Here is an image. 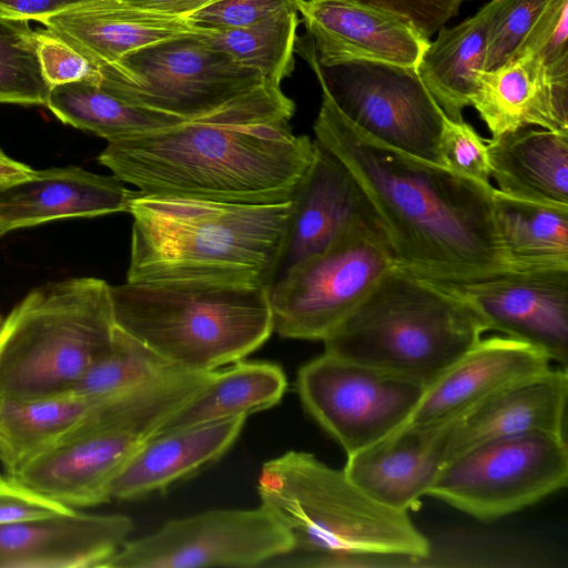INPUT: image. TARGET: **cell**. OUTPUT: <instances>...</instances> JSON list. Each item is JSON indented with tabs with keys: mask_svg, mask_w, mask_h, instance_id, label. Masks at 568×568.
Returning a JSON list of instances; mask_svg holds the SVG:
<instances>
[{
	"mask_svg": "<svg viewBox=\"0 0 568 568\" xmlns=\"http://www.w3.org/2000/svg\"><path fill=\"white\" fill-rule=\"evenodd\" d=\"M246 416H234L150 436L111 485V499L164 491L217 462L240 436Z\"/></svg>",
	"mask_w": 568,
	"mask_h": 568,
	"instance_id": "d4e9b609",
	"label": "cell"
},
{
	"mask_svg": "<svg viewBox=\"0 0 568 568\" xmlns=\"http://www.w3.org/2000/svg\"><path fill=\"white\" fill-rule=\"evenodd\" d=\"M178 368L115 326L110 348L83 374L71 394L99 400L140 387Z\"/></svg>",
	"mask_w": 568,
	"mask_h": 568,
	"instance_id": "d6a6232c",
	"label": "cell"
},
{
	"mask_svg": "<svg viewBox=\"0 0 568 568\" xmlns=\"http://www.w3.org/2000/svg\"><path fill=\"white\" fill-rule=\"evenodd\" d=\"M110 285L72 277L30 291L0 327V400L71 394L112 344Z\"/></svg>",
	"mask_w": 568,
	"mask_h": 568,
	"instance_id": "ba28073f",
	"label": "cell"
},
{
	"mask_svg": "<svg viewBox=\"0 0 568 568\" xmlns=\"http://www.w3.org/2000/svg\"><path fill=\"white\" fill-rule=\"evenodd\" d=\"M548 0H501L487 38L483 70L489 71L511 60Z\"/></svg>",
	"mask_w": 568,
	"mask_h": 568,
	"instance_id": "e575fe53",
	"label": "cell"
},
{
	"mask_svg": "<svg viewBox=\"0 0 568 568\" xmlns=\"http://www.w3.org/2000/svg\"><path fill=\"white\" fill-rule=\"evenodd\" d=\"M116 327L170 364L211 372L245 359L274 331L268 287L192 280L110 285Z\"/></svg>",
	"mask_w": 568,
	"mask_h": 568,
	"instance_id": "277c9868",
	"label": "cell"
},
{
	"mask_svg": "<svg viewBox=\"0 0 568 568\" xmlns=\"http://www.w3.org/2000/svg\"><path fill=\"white\" fill-rule=\"evenodd\" d=\"M261 506L293 539V547L334 555L426 559L430 542L409 513L389 508L313 454L288 450L262 465Z\"/></svg>",
	"mask_w": 568,
	"mask_h": 568,
	"instance_id": "52a82bcc",
	"label": "cell"
},
{
	"mask_svg": "<svg viewBox=\"0 0 568 568\" xmlns=\"http://www.w3.org/2000/svg\"><path fill=\"white\" fill-rule=\"evenodd\" d=\"M323 74L335 103L359 130L404 153L444 165L439 140L445 113L416 68L358 61L324 68Z\"/></svg>",
	"mask_w": 568,
	"mask_h": 568,
	"instance_id": "4fadbf2b",
	"label": "cell"
},
{
	"mask_svg": "<svg viewBox=\"0 0 568 568\" xmlns=\"http://www.w3.org/2000/svg\"><path fill=\"white\" fill-rule=\"evenodd\" d=\"M296 389L306 412L347 456L404 425L425 386L324 352L298 369Z\"/></svg>",
	"mask_w": 568,
	"mask_h": 568,
	"instance_id": "8fae6325",
	"label": "cell"
},
{
	"mask_svg": "<svg viewBox=\"0 0 568 568\" xmlns=\"http://www.w3.org/2000/svg\"><path fill=\"white\" fill-rule=\"evenodd\" d=\"M87 0H0V17L10 20L39 21Z\"/></svg>",
	"mask_w": 568,
	"mask_h": 568,
	"instance_id": "b9f144b4",
	"label": "cell"
},
{
	"mask_svg": "<svg viewBox=\"0 0 568 568\" xmlns=\"http://www.w3.org/2000/svg\"><path fill=\"white\" fill-rule=\"evenodd\" d=\"M36 40L41 72L51 88L84 79L95 81L98 71L44 28L36 29Z\"/></svg>",
	"mask_w": 568,
	"mask_h": 568,
	"instance_id": "f35d334b",
	"label": "cell"
},
{
	"mask_svg": "<svg viewBox=\"0 0 568 568\" xmlns=\"http://www.w3.org/2000/svg\"><path fill=\"white\" fill-rule=\"evenodd\" d=\"M486 142L491 179L499 191L568 206V132L523 128Z\"/></svg>",
	"mask_w": 568,
	"mask_h": 568,
	"instance_id": "484cf974",
	"label": "cell"
},
{
	"mask_svg": "<svg viewBox=\"0 0 568 568\" xmlns=\"http://www.w3.org/2000/svg\"><path fill=\"white\" fill-rule=\"evenodd\" d=\"M302 0H213L187 18L196 27L235 29L255 24L280 12H298Z\"/></svg>",
	"mask_w": 568,
	"mask_h": 568,
	"instance_id": "74e56055",
	"label": "cell"
},
{
	"mask_svg": "<svg viewBox=\"0 0 568 568\" xmlns=\"http://www.w3.org/2000/svg\"><path fill=\"white\" fill-rule=\"evenodd\" d=\"M136 193L115 175L74 165L36 171L30 179L0 189V237L51 221L129 212Z\"/></svg>",
	"mask_w": 568,
	"mask_h": 568,
	"instance_id": "7402d4cb",
	"label": "cell"
},
{
	"mask_svg": "<svg viewBox=\"0 0 568 568\" xmlns=\"http://www.w3.org/2000/svg\"><path fill=\"white\" fill-rule=\"evenodd\" d=\"M202 30L94 68L95 83L126 103L187 121H290L295 104L281 85L209 47L199 36Z\"/></svg>",
	"mask_w": 568,
	"mask_h": 568,
	"instance_id": "8992f818",
	"label": "cell"
},
{
	"mask_svg": "<svg viewBox=\"0 0 568 568\" xmlns=\"http://www.w3.org/2000/svg\"><path fill=\"white\" fill-rule=\"evenodd\" d=\"M448 422L408 424L347 455L344 471L378 503L409 513L444 464Z\"/></svg>",
	"mask_w": 568,
	"mask_h": 568,
	"instance_id": "ffe728a7",
	"label": "cell"
},
{
	"mask_svg": "<svg viewBox=\"0 0 568 568\" xmlns=\"http://www.w3.org/2000/svg\"><path fill=\"white\" fill-rule=\"evenodd\" d=\"M150 435L148 426L131 419L82 418L12 476L72 508L104 504L113 480Z\"/></svg>",
	"mask_w": 568,
	"mask_h": 568,
	"instance_id": "9a60e30c",
	"label": "cell"
},
{
	"mask_svg": "<svg viewBox=\"0 0 568 568\" xmlns=\"http://www.w3.org/2000/svg\"><path fill=\"white\" fill-rule=\"evenodd\" d=\"M567 39L568 0H548L514 58L532 53L542 61L552 78L568 81Z\"/></svg>",
	"mask_w": 568,
	"mask_h": 568,
	"instance_id": "d590c367",
	"label": "cell"
},
{
	"mask_svg": "<svg viewBox=\"0 0 568 568\" xmlns=\"http://www.w3.org/2000/svg\"><path fill=\"white\" fill-rule=\"evenodd\" d=\"M45 106L62 123L108 142L190 122L126 103L88 79L52 87Z\"/></svg>",
	"mask_w": 568,
	"mask_h": 568,
	"instance_id": "f546056e",
	"label": "cell"
},
{
	"mask_svg": "<svg viewBox=\"0 0 568 568\" xmlns=\"http://www.w3.org/2000/svg\"><path fill=\"white\" fill-rule=\"evenodd\" d=\"M298 12L323 68L358 61L416 68L429 42L395 14L347 0H302Z\"/></svg>",
	"mask_w": 568,
	"mask_h": 568,
	"instance_id": "e0dca14e",
	"label": "cell"
},
{
	"mask_svg": "<svg viewBox=\"0 0 568 568\" xmlns=\"http://www.w3.org/2000/svg\"><path fill=\"white\" fill-rule=\"evenodd\" d=\"M434 281L466 298L489 331L529 344L567 368L568 267L513 268Z\"/></svg>",
	"mask_w": 568,
	"mask_h": 568,
	"instance_id": "5bb4252c",
	"label": "cell"
},
{
	"mask_svg": "<svg viewBox=\"0 0 568 568\" xmlns=\"http://www.w3.org/2000/svg\"><path fill=\"white\" fill-rule=\"evenodd\" d=\"M498 233L515 268L568 267V206L493 192Z\"/></svg>",
	"mask_w": 568,
	"mask_h": 568,
	"instance_id": "f1b7e54d",
	"label": "cell"
},
{
	"mask_svg": "<svg viewBox=\"0 0 568 568\" xmlns=\"http://www.w3.org/2000/svg\"><path fill=\"white\" fill-rule=\"evenodd\" d=\"M444 165L481 182L491 184L487 142L464 120L453 121L446 115L439 140Z\"/></svg>",
	"mask_w": 568,
	"mask_h": 568,
	"instance_id": "8d00e7d4",
	"label": "cell"
},
{
	"mask_svg": "<svg viewBox=\"0 0 568 568\" xmlns=\"http://www.w3.org/2000/svg\"><path fill=\"white\" fill-rule=\"evenodd\" d=\"M552 367L541 351L507 337L481 338L433 383L406 422H448L489 395Z\"/></svg>",
	"mask_w": 568,
	"mask_h": 568,
	"instance_id": "44dd1931",
	"label": "cell"
},
{
	"mask_svg": "<svg viewBox=\"0 0 568 568\" xmlns=\"http://www.w3.org/2000/svg\"><path fill=\"white\" fill-rule=\"evenodd\" d=\"M288 122L190 121L108 142L98 161L144 195L286 203L315 153Z\"/></svg>",
	"mask_w": 568,
	"mask_h": 568,
	"instance_id": "7a4b0ae2",
	"label": "cell"
},
{
	"mask_svg": "<svg viewBox=\"0 0 568 568\" xmlns=\"http://www.w3.org/2000/svg\"><path fill=\"white\" fill-rule=\"evenodd\" d=\"M124 515L77 510L0 525V568H103L128 540Z\"/></svg>",
	"mask_w": 568,
	"mask_h": 568,
	"instance_id": "ac0fdd59",
	"label": "cell"
},
{
	"mask_svg": "<svg viewBox=\"0 0 568 568\" xmlns=\"http://www.w3.org/2000/svg\"><path fill=\"white\" fill-rule=\"evenodd\" d=\"M470 105L491 136L529 126L568 132V81L552 78L532 53L478 71Z\"/></svg>",
	"mask_w": 568,
	"mask_h": 568,
	"instance_id": "cb8c5ba5",
	"label": "cell"
},
{
	"mask_svg": "<svg viewBox=\"0 0 568 568\" xmlns=\"http://www.w3.org/2000/svg\"><path fill=\"white\" fill-rule=\"evenodd\" d=\"M501 0H490L454 27L444 26L429 41L416 67L417 73L445 115L462 121L476 91V73L483 70L487 38Z\"/></svg>",
	"mask_w": 568,
	"mask_h": 568,
	"instance_id": "4316f807",
	"label": "cell"
},
{
	"mask_svg": "<svg viewBox=\"0 0 568 568\" xmlns=\"http://www.w3.org/2000/svg\"><path fill=\"white\" fill-rule=\"evenodd\" d=\"M488 331L462 295L394 264L323 343L326 353L426 387Z\"/></svg>",
	"mask_w": 568,
	"mask_h": 568,
	"instance_id": "5b68a950",
	"label": "cell"
},
{
	"mask_svg": "<svg viewBox=\"0 0 568 568\" xmlns=\"http://www.w3.org/2000/svg\"><path fill=\"white\" fill-rule=\"evenodd\" d=\"M567 397L568 373L560 366L489 395L449 420L444 464L499 438L527 433L565 436Z\"/></svg>",
	"mask_w": 568,
	"mask_h": 568,
	"instance_id": "d6986e66",
	"label": "cell"
},
{
	"mask_svg": "<svg viewBox=\"0 0 568 568\" xmlns=\"http://www.w3.org/2000/svg\"><path fill=\"white\" fill-rule=\"evenodd\" d=\"M305 59L322 89L315 141L355 176L377 214L395 264L433 280L515 268L496 223L494 186L369 136L335 103L316 53Z\"/></svg>",
	"mask_w": 568,
	"mask_h": 568,
	"instance_id": "6da1fadb",
	"label": "cell"
},
{
	"mask_svg": "<svg viewBox=\"0 0 568 568\" xmlns=\"http://www.w3.org/2000/svg\"><path fill=\"white\" fill-rule=\"evenodd\" d=\"M300 20L286 10L255 24L235 29H206L199 33L211 48L280 84L293 70V52Z\"/></svg>",
	"mask_w": 568,
	"mask_h": 568,
	"instance_id": "1f68e13d",
	"label": "cell"
},
{
	"mask_svg": "<svg viewBox=\"0 0 568 568\" xmlns=\"http://www.w3.org/2000/svg\"><path fill=\"white\" fill-rule=\"evenodd\" d=\"M291 202L250 204L136 193L126 282H273Z\"/></svg>",
	"mask_w": 568,
	"mask_h": 568,
	"instance_id": "3957f363",
	"label": "cell"
},
{
	"mask_svg": "<svg viewBox=\"0 0 568 568\" xmlns=\"http://www.w3.org/2000/svg\"><path fill=\"white\" fill-rule=\"evenodd\" d=\"M292 547L290 532L261 505L212 509L126 540L103 568L265 567Z\"/></svg>",
	"mask_w": 568,
	"mask_h": 568,
	"instance_id": "7c38bea8",
	"label": "cell"
},
{
	"mask_svg": "<svg viewBox=\"0 0 568 568\" xmlns=\"http://www.w3.org/2000/svg\"><path fill=\"white\" fill-rule=\"evenodd\" d=\"M91 402L72 394L0 400V462L13 475L57 444L85 416Z\"/></svg>",
	"mask_w": 568,
	"mask_h": 568,
	"instance_id": "4dcf8cb0",
	"label": "cell"
},
{
	"mask_svg": "<svg viewBox=\"0 0 568 568\" xmlns=\"http://www.w3.org/2000/svg\"><path fill=\"white\" fill-rule=\"evenodd\" d=\"M50 90L40 68L36 30L28 21L0 17V103L45 106Z\"/></svg>",
	"mask_w": 568,
	"mask_h": 568,
	"instance_id": "836d02e7",
	"label": "cell"
},
{
	"mask_svg": "<svg viewBox=\"0 0 568 568\" xmlns=\"http://www.w3.org/2000/svg\"><path fill=\"white\" fill-rule=\"evenodd\" d=\"M74 511L22 484L12 475L0 474V525L55 517Z\"/></svg>",
	"mask_w": 568,
	"mask_h": 568,
	"instance_id": "ab89813d",
	"label": "cell"
},
{
	"mask_svg": "<svg viewBox=\"0 0 568 568\" xmlns=\"http://www.w3.org/2000/svg\"><path fill=\"white\" fill-rule=\"evenodd\" d=\"M38 22L93 68L154 42L202 30L189 18L145 11L124 0H87Z\"/></svg>",
	"mask_w": 568,
	"mask_h": 568,
	"instance_id": "603a6c76",
	"label": "cell"
},
{
	"mask_svg": "<svg viewBox=\"0 0 568 568\" xmlns=\"http://www.w3.org/2000/svg\"><path fill=\"white\" fill-rule=\"evenodd\" d=\"M286 387L281 366L265 361L235 362L214 371L207 383L172 412L152 435L222 418L247 417L278 404Z\"/></svg>",
	"mask_w": 568,
	"mask_h": 568,
	"instance_id": "83f0119b",
	"label": "cell"
},
{
	"mask_svg": "<svg viewBox=\"0 0 568 568\" xmlns=\"http://www.w3.org/2000/svg\"><path fill=\"white\" fill-rule=\"evenodd\" d=\"M36 170L10 158L0 146V189L30 179Z\"/></svg>",
	"mask_w": 568,
	"mask_h": 568,
	"instance_id": "ee69618b",
	"label": "cell"
},
{
	"mask_svg": "<svg viewBox=\"0 0 568 568\" xmlns=\"http://www.w3.org/2000/svg\"><path fill=\"white\" fill-rule=\"evenodd\" d=\"M125 2L145 11L154 13L187 18L213 0H124Z\"/></svg>",
	"mask_w": 568,
	"mask_h": 568,
	"instance_id": "7bdbcfd3",
	"label": "cell"
},
{
	"mask_svg": "<svg viewBox=\"0 0 568 568\" xmlns=\"http://www.w3.org/2000/svg\"><path fill=\"white\" fill-rule=\"evenodd\" d=\"M394 264L381 229L344 231L270 285L274 331L282 337L323 342Z\"/></svg>",
	"mask_w": 568,
	"mask_h": 568,
	"instance_id": "9c48e42d",
	"label": "cell"
},
{
	"mask_svg": "<svg viewBox=\"0 0 568 568\" xmlns=\"http://www.w3.org/2000/svg\"><path fill=\"white\" fill-rule=\"evenodd\" d=\"M395 14L422 36H432L459 12L465 0H347Z\"/></svg>",
	"mask_w": 568,
	"mask_h": 568,
	"instance_id": "60d3db41",
	"label": "cell"
},
{
	"mask_svg": "<svg viewBox=\"0 0 568 568\" xmlns=\"http://www.w3.org/2000/svg\"><path fill=\"white\" fill-rule=\"evenodd\" d=\"M2 322H3V317L0 315V327L2 325Z\"/></svg>",
	"mask_w": 568,
	"mask_h": 568,
	"instance_id": "f6af8a7d",
	"label": "cell"
},
{
	"mask_svg": "<svg viewBox=\"0 0 568 568\" xmlns=\"http://www.w3.org/2000/svg\"><path fill=\"white\" fill-rule=\"evenodd\" d=\"M356 226L382 230L355 176L315 141L313 161L293 193L272 283L300 261L325 248L341 233Z\"/></svg>",
	"mask_w": 568,
	"mask_h": 568,
	"instance_id": "2e32d148",
	"label": "cell"
},
{
	"mask_svg": "<svg viewBox=\"0 0 568 568\" xmlns=\"http://www.w3.org/2000/svg\"><path fill=\"white\" fill-rule=\"evenodd\" d=\"M567 483L566 436L527 433L480 444L446 462L427 496L491 521L542 500Z\"/></svg>",
	"mask_w": 568,
	"mask_h": 568,
	"instance_id": "30bf717a",
	"label": "cell"
}]
</instances>
